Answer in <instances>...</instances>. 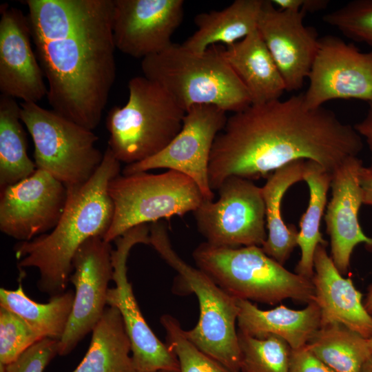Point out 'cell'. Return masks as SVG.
<instances>
[{"label": "cell", "instance_id": "obj_1", "mask_svg": "<svg viewBox=\"0 0 372 372\" xmlns=\"http://www.w3.org/2000/svg\"><path fill=\"white\" fill-rule=\"evenodd\" d=\"M362 146L353 126L323 107H308L304 93L251 104L227 118L217 135L209 163V185L218 190L231 176L268 177L298 160L316 162L332 173L358 156Z\"/></svg>", "mask_w": 372, "mask_h": 372}, {"label": "cell", "instance_id": "obj_2", "mask_svg": "<svg viewBox=\"0 0 372 372\" xmlns=\"http://www.w3.org/2000/svg\"><path fill=\"white\" fill-rule=\"evenodd\" d=\"M52 110L93 130L116 79L113 0H27Z\"/></svg>", "mask_w": 372, "mask_h": 372}, {"label": "cell", "instance_id": "obj_3", "mask_svg": "<svg viewBox=\"0 0 372 372\" xmlns=\"http://www.w3.org/2000/svg\"><path fill=\"white\" fill-rule=\"evenodd\" d=\"M121 163L107 147L101 164L85 183L67 187L63 212L54 229L14 247L18 268H37V286L50 298L65 291L72 261L81 246L94 236L104 237L114 216L108 193L111 180L120 174Z\"/></svg>", "mask_w": 372, "mask_h": 372}, {"label": "cell", "instance_id": "obj_4", "mask_svg": "<svg viewBox=\"0 0 372 372\" xmlns=\"http://www.w3.org/2000/svg\"><path fill=\"white\" fill-rule=\"evenodd\" d=\"M141 70L145 77L161 85L185 111L210 105L235 113L251 104L245 87L214 45L196 53L172 43L143 59Z\"/></svg>", "mask_w": 372, "mask_h": 372}, {"label": "cell", "instance_id": "obj_5", "mask_svg": "<svg viewBox=\"0 0 372 372\" xmlns=\"http://www.w3.org/2000/svg\"><path fill=\"white\" fill-rule=\"evenodd\" d=\"M192 256L198 269L235 298L268 304L314 300L311 280L287 270L261 247H220L205 242Z\"/></svg>", "mask_w": 372, "mask_h": 372}, {"label": "cell", "instance_id": "obj_6", "mask_svg": "<svg viewBox=\"0 0 372 372\" xmlns=\"http://www.w3.org/2000/svg\"><path fill=\"white\" fill-rule=\"evenodd\" d=\"M149 245L177 272L176 282L182 291L194 293L198 298V321L193 329L185 331L186 336L232 372L241 371V353L236 327L239 312L237 299L178 255L162 222L150 225Z\"/></svg>", "mask_w": 372, "mask_h": 372}, {"label": "cell", "instance_id": "obj_7", "mask_svg": "<svg viewBox=\"0 0 372 372\" xmlns=\"http://www.w3.org/2000/svg\"><path fill=\"white\" fill-rule=\"evenodd\" d=\"M128 100L106 117L107 147L127 165L161 152L181 130L185 111L158 83L144 76L128 83Z\"/></svg>", "mask_w": 372, "mask_h": 372}, {"label": "cell", "instance_id": "obj_8", "mask_svg": "<svg viewBox=\"0 0 372 372\" xmlns=\"http://www.w3.org/2000/svg\"><path fill=\"white\" fill-rule=\"evenodd\" d=\"M107 190L114 216L103 239L110 243L137 225L194 212L205 200L191 178L172 169L158 174H119Z\"/></svg>", "mask_w": 372, "mask_h": 372}, {"label": "cell", "instance_id": "obj_9", "mask_svg": "<svg viewBox=\"0 0 372 372\" xmlns=\"http://www.w3.org/2000/svg\"><path fill=\"white\" fill-rule=\"evenodd\" d=\"M21 120L34 143L37 169L67 187L86 183L101 164L104 152L92 132L37 103H20Z\"/></svg>", "mask_w": 372, "mask_h": 372}, {"label": "cell", "instance_id": "obj_10", "mask_svg": "<svg viewBox=\"0 0 372 372\" xmlns=\"http://www.w3.org/2000/svg\"><path fill=\"white\" fill-rule=\"evenodd\" d=\"M218 190L216 201L204 200L194 211L206 242L220 247H262L267 236L262 187L231 176Z\"/></svg>", "mask_w": 372, "mask_h": 372}, {"label": "cell", "instance_id": "obj_11", "mask_svg": "<svg viewBox=\"0 0 372 372\" xmlns=\"http://www.w3.org/2000/svg\"><path fill=\"white\" fill-rule=\"evenodd\" d=\"M114 242L112 263L115 286L108 289L107 305L115 307L121 315L131 342L134 367L137 372H179L176 355L156 337L143 316L127 276L130 250L136 244L149 245V227L147 224L134 227Z\"/></svg>", "mask_w": 372, "mask_h": 372}, {"label": "cell", "instance_id": "obj_12", "mask_svg": "<svg viewBox=\"0 0 372 372\" xmlns=\"http://www.w3.org/2000/svg\"><path fill=\"white\" fill-rule=\"evenodd\" d=\"M225 110L210 105L191 107L185 111L181 130L161 152L143 161L126 165L124 175L168 169L191 178L206 200L214 194L209 181V163L214 142L227 120Z\"/></svg>", "mask_w": 372, "mask_h": 372}, {"label": "cell", "instance_id": "obj_13", "mask_svg": "<svg viewBox=\"0 0 372 372\" xmlns=\"http://www.w3.org/2000/svg\"><path fill=\"white\" fill-rule=\"evenodd\" d=\"M304 93L309 108L334 99H358L372 105V50L327 35L319 39L318 50Z\"/></svg>", "mask_w": 372, "mask_h": 372}, {"label": "cell", "instance_id": "obj_14", "mask_svg": "<svg viewBox=\"0 0 372 372\" xmlns=\"http://www.w3.org/2000/svg\"><path fill=\"white\" fill-rule=\"evenodd\" d=\"M112 248L101 236L86 240L72 261L70 282L74 286L70 317L59 341V355L70 353L102 317L107 305L109 282L112 280Z\"/></svg>", "mask_w": 372, "mask_h": 372}, {"label": "cell", "instance_id": "obj_15", "mask_svg": "<svg viewBox=\"0 0 372 372\" xmlns=\"http://www.w3.org/2000/svg\"><path fill=\"white\" fill-rule=\"evenodd\" d=\"M68 188L37 169L28 178L1 189L0 230L19 242L52 231L65 209Z\"/></svg>", "mask_w": 372, "mask_h": 372}, {"label": "cell", "instance_id": "obj_16", "mask_svg": "<svg viewBox=\"0 0 372 372\" xmlns=\"http://www.w3.org/2000/svg\"><path fill=\"white\" fill-rule=\"evenodd\" d=\"M183 0H113L116 49L142 59L165 50L183 21Z\"/></svg>", "mask_w": 372, "mask_h": 372}, {"label": "cell", "instance_id": "obj_17", "mask_svg": "<svg viewBox=\"0 0 372 372\" xmlns=\"http://www.w3.org/2000/svg\"><path fill=\"white\" fill-rule=\"evenodd\" d=\"M304 13L282 10L263 0L257 29L272 56L287 92L300 90L308 78L319 39L303 23Z\"/></svg>", "mask_w": 372, "mask_h": 372}, {"label": "cell", "instance_id": "obj_18", "mask_svg": "<svg viewBox=\"0 0 372 372\" xmlns=\"http://www.w3.org/2000/svg\"><path fill=\"white\" fill-rule=\"evenodd\" d=\"M27 16L1 6L0 91L2 95L37 103L47 95L45 76L31 45Z\"/></svg>", "mask_w": 372, "mask_h": 372}, {"label": "cell", "instance_id": "obj_19", "mask_svg": "<svg viewBox=\"0 0 372 372\" xmlns=\"http://www.w3.org/2000/svg\"><path fill=\"white\" fill-rule=\"evenodd\" d=\"M363 165L358 156L345 160L331 173V198L324 215L331 257L342 275L347 273L355 247L364 243L372 250V238L362 231L358 218L362 204L360 180Z\"/></svg>", "mask_w": 372, "mask_h": 372}, {"label": "cell", "instance_id": "obj_20", "mask_svg": "<svg viewBox=\"0 0 372 372\" xmlns=\"http://www.w3.org/2000/svg\"><path fill=\"white\" fill-rule=\"evenodd\" d=\"M313 267V301L320 309V327L338 324L366 339L372 338V316L364 307L362 294L350 278L338 271L326 245L316 248Z\"/></svg>", "mask_w": 372, "mask_h": 372}, {"label": "cell", "instance_id": "obj_21", "mask_svg": "<svg viewBox=\"0 0 372 372\" xmlns=\"http://www.w3.org/2000/svg\"><path fill=\"white\" fill-rule=\"evenodd\" d=\"M237 303L239 331L254 337L278 336L292 349L306 345L320 327V312L314 301L300 310L283 304L263 310L251 301L242 299H237Z\"/></svg>", "mask_w": 372, "mask_h": 372}, {"label": "cell", "instance_id": "obj_22", "mask_svg": "<svg viewBox=\"0 0 372 372\" xmlns=\"http://www.w3.org/2000/svg\"><path fill=\"white\" fill-rule=\"evenodd\" d=\"M221 54L245 87L251 104L280 99L285 83L257 28Z\"/></svg>", "mask_w": 372, "mask_h": 372}, {"label": "cell", "instance_id": "obj_23", "mask_svg": "<svg viewBox=\"0 0 372 372\" xmlns=\"http://www.w3.org/2000/svg\"><path fill=\"white\" fill-rule=\"evenodd\" d=\"M263 0H236L221 10L202 12L194 17L197 30L183 46L203 53L216 43L227 47L243 39L257 28Z\"/></svg>", "mask_w": 372, "mask_h": 372}, {"label": "cell", "instance_id": "obj_24", "mask_svg": "<svg viewBox=\"0 0 372 372\" xmlns=\"http://www.w3.org/2000/svg\"><path fill=\"white\" fill-rule=\"evenodd\" d=\"M304 161H295L278 169L267 177L262 187L267 236L261 248L282 265L297 246L298 231L295 225H287L283 221L282 200L290 187L302 180Z\"/></svg>", "mask_w": 372, "mask_h": 372}, {"label": "cell", "instance_id": "obj_25", "mask_svg": "<svg viewBox=\"0 0 372 372\" xmlns=\"http://www.w3.org/2000/svg\"><path fill=\"white\" fill-rule=\"evenodd\" d=\"M89 349L73 372H137L119 311L107 306L92 331Z\"/></svg>", "mask_w": 372, "mask_h": 372}, {"label": "cell", "instance_id": "obj_26", "mask_svg": "<svg viewBox=\"0 0 372 372\" xmlns=\"http://www.w3.org/2000/svg\"><path fill=\"white\" fill-rule=\"evenodd\" d=\"M302 180L309 189L308 207L302 216L297 246L300 249V258L295 273L311 279L314 273L313 259L318 245L327 246V241L320 232V223L327 202V194L331 187V173L312 161H305Z\"/></svg>", "mask_w": 372, "mask_h": 372}, {"label": "cell", "instance_id": "obj_27", "mask_svg": "<svg viewBox=\"0 0 372 372\" xmlns=\"http://www.w3.org/2000/svg\"><path fill=\"white\" fill-rule=\"evenodd\" d=\"M74 291L64 293L50 298L47 303L30 299L19 282L15 290L0 289V307L19 316L42 338L59 340L66 329L72 312Z\"/></svg>", "mask_w": 372, "mask_h": 372}, {"label": "cell", "instance_id": "obj_28", "mask_svg": "<svg viewBox=\"0 0 372 372\" xmlns=\"http://www.w3.org/2000/svg\"><path fill=\"white\" fill-rule=\"evenodd\" d=\"M21 106L15 99L0 96V189L31 176L37 167L28 155Z\"/></svg>", "mask_w": 372, "mask_h": 372}, {"label": "cell", "instance_id": "obj_29", "mask_svg": "<svg viewBox=\"0 0 372 372\" xmlns=\"http://www.w3.org/2000/svg\"><path fill=\"white\" fill-rule=\"evenodd\" d=\"M307 346L335 372H361L372 355L367 339L338 324L320 327Z\"/></svg>", "mask_w": 372, "mask_h": 372}, {"label": "cell", "instance_id": "obj_30", "mask_svg": "<svg viewBox=\"0 0 372 372\" xmlns=\"http://www.w3.org/2000/svg\"><path fill=\"white\" fill-rule=\"evenodd\" d=\"M242 372H289L291 348L281 338L254 337L238 330Z\"/></svg>", "mask_w": 372, "mask_h": 372}, {"label": "cell", "instance_id": "obj_31", "mask_svg": "<svg viewBox=\"0 0 372 372\" xmlns=\"http://www.w3.org/2000/svg\"><path fill=\"white\" fill-rule=\"evenodd\" d=\"M160 321L166 333L165 344L178 359L179 372H232L198 348L174 316L164 314Z\"/></svg>", "mask_w": 372, "mask_h": 372}, {"label": "cell", "instance_id": "obj_32", "mask_svg": "<svg viewBox=\"0 0 372 372\" xmlns=\"http://www.w3.org/2000/svg\"><path fill=\"white\" fill-rule=\"evenodd\" d=\"M43 338L16 313L0 307V368Z\"/></svg>", "mask_w": 372, "mask_h": 372}, {"label": "cell", "instance_id": "obj_33", "mask_svg": "<svg viewBox=\"0 0 372 372\" xmlns=\"http://www.w3.org/2000/svg\"><path fill=\"white\" fill-rule=\"evenodd\" d=\"M348 38L372 45V0H355L323 17Z\"/></svg>", "mask_w": 372, "mask_h": 372}, {"label": "cell", "instance_id": "obj_34", "mask_svg": "<svg viewBox=\"0 0 372 372\" xmlns=\"http://www.w3.org/2000/svg\"><path fill=\"white\" fill-rule=\"evenodd\" d=\"M59 340L45 338L34 343L0 372H43L49 362L59 355Z\"/></svg>", "mask_w": 372, "mask_h": 372}, {"label": "cell", "instance_id": "obj_35", "mask_svg": "<svg viewBox=\"0 0 372 372\" xmlns=\"http://www.w3.org/2000/svg\"><path fill=\"white\" fill-rule=\"evenodd\" d=\"M289 372H335L306 345L292 349Z\"/></svg>", "mask_w": 372, "mask_h": 372}, {"label": "cell", "instance_id": "obj_36", "mask_svg": "<svg viewBox=\"0 0 372 372\" xmlns=\"http://www.w3.org/2000/svg\"><path fill=\"white\" fill-rule=\"evenodd\" d=\"M272 3L282 10L315 12L324 10L329 3L326 0H271Z\"/></svg>", "mask_w": 372, "mask_h": 372}, {"label": "cell", "instance_id": "obj_37", "mask_svg": "<svg viewBox=\"0 0 372 372\" xmlns=\"http://www.w3.org/2000/svg\"><path fill=\"white\" fill-rule=\"evenodd\" d=\"M362 204L372 206V169L362 166L360 174Z\"/></svg>", "mask_w": 372, "mask_h": 372}, {"label": "cell", "instance_id": "obj_38", "mask_svg": "<svg viewBox=\"0 0 372 372\" xmlns=\"http://www.w3.org/2000/svg\"><path fill=\"white\" fill-rule=\"evenodd\" d=\"M355 131L365 138L371 154V164L369 166L372 169V105H369L367 114L360 122L354 126Z\"/></svg>", "mask_w": 372, "mask_h": 372}, {"label": "cell", "instance_id": "obj_39", "mask_svg": "<svg viewBox=\"0 0 372 372\" xmlns=\"http://www.w3.org/2000/svg\"><path fill=\"white\" fill-rule=\"evenodd\" d=\"M364 304L367 311L372 316V285L368 288L366 298L364 300Z\"/></svg>", "mask_w": 372, "mask_h": 372}, {"label": "cell", "instance_id": "obj_40", "mask_svg": "<svg viewBox=\"0 0 372 372\" xmlns=\"http://www.w3.org/2000/svg\"><path fill=\"white\" fill-rule=\"evenodd\" d=\"M361 372H372V355L366 362Z\"/></svg>", "mask_w": 372, "mask_h": 372}, {"label": "cell", "instance_id": "obj_41", "mask_svg": "<svg viewBox=\"0 0 372 372\" xmlns=\"http://www.w3.org/2000/svg\"><path fill=\"white\" fill-rule=\"evenodd\" d=\"M367 342H368V344H369V347L370 349V351L372 353V338H370V339H367Z\"/></svg>", "mask_w": 372, "mask_h": 372}, {"label": "cell", "instance_id": "obj_42", "mask_svg": "<svg viewBox=\"0 0 372 372\" xmlns=\"http://www.w3.org/2000/svg\"><path fill=\"white\" fill-rule=\"evenodd\" d=\"M158 372H177V371H160Z\"/></svg>", "mask_w": 372, "mask_h": 372}]
</instances>
